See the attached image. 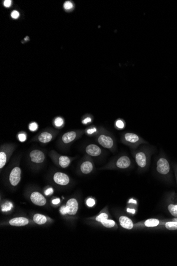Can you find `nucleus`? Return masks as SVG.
<instances>
[{
  "mask_svg": "<svg viewBox=\"0 0 177 266\" xmlns=\"http://www.w3.org/2000/svg\"><path fill=\"white\" fill-rule=\"evenodd\" d=\"M33 220L36 224L44 225L47 222V218L46 216L41 214H36L33 216Z\"/></svg>",
  "mask_w": 177,
  "mask_h": 266,
  "instance_id": "21",
  "label": "nucleus"
},
{
  "mask_svg": "<svg viewBox=\"0 0 177 266\" xmlns=\"http://www.w3.org/2000/svg\"><path fill=\"white\" fill-rule=\"evenodd\" d=\"M18 139L21 143L25 142L27 139V134L25 132H21L18 134Z\"/></svg>",
  "mask_w": 177,
  "mask_h": 266,
  "instance_id": "30",
  "label": "nucleus"
},
{
  "mask_svg": "<svg viewBox=\"0 0 177 266\" xmlns=\"http://www.w3.org/2000/svg\"><path fill=\"white\" fill-rule=\"evenodd\" d=\"M53 180L55 183L60 186H66L70 182L69 175L64 173L57 172L53 176Z\"/></svg>",
  "mask_w": 177,
  "mask_h": 266,
  "instance_id": "15",
  "label": "nucleus"
},
{
  "mask_svg": "<svg viewBox=\"0 0 177 266\" xmlns=\"http://www.w3.org/2000/svg\"><path fill=\"white\" fill-rule=\"evenodd\" d=\"M56 133L54 131L48 130L42 131L36 137L34 140L37 141L43 144L49 143L55 138Z\"/></svg>",
  "mask_w": 177,
  "mask_h": 266,
  "instance_id": "14",
  "label": "nucleus"
},
{
  "mask_svg": "<svg viewBox=\"0 0 177 266\" xmlns=\"http://www.w3.org/2000/svg\"><path fill=\"white\" fill-rule=\"evenodd\" d=\"M83 130L70 131L64 133L61 138L60 143L63 146L69 145L79 138H81L84 133Z\"/></svg>",
  "mask_w": 177,
  "mask_h": 266,
  "instance_id": "7",
  "label": "nucleus"
},
{
  "mask_svg": "<svg viewBox=\"0 0 177 266\" xmlns=\"http://www.w3.org/2000/svg\"><path fill=\"white\" fill-rule=\"evenodd\" d=\"M115 126V128L117 129V130H123L125 128V122L122 119H118L117 120H116Z\"/></svg>",
  "mask_w": 177,
  "mask_h": 266,
  "instance_id": "26",
  "label": "nucleus"
},
{
  "mask_svg": "<svg viewBox=\"0 0 177 266\" xmlns=\"http://www.w3.org/2000/svg\"><path fill=\"white\" fill-rule=\"evenodd\" d=\"M148 144L143 145L135 150H132V155L138 166V171L142 173L149 167L151 157L155 151V148Z\"/></svg>",
  "mask_w": 177,
  "mask_h": 266,
  "instance_id": "1",
  "label": "nucleus"
},
{
  "mask_svg": "<svg viewBox=\"0 0 177 266\" xmlns=\"http://www.w3.org/2000/svg\"><path fill=\"white\" fill-rule=\"evenodd\" d=\"M30 162L34 165H40L44 163L46 156L44 151L39 149H34L29 154Z\"/></svg>",
  "mask_w": 177,
  "mask_h": 266,
  "instance_id": "12",
  "label": "nucleus"
},
{
  "mask_svg": "<svg viewBox=\"0 0 177 266\" xmlns=\"http://www.w3.org/2000/svg\"><path fill=\"white\" fill-rule=\"evenodd\" d=\"M16 148V145L12 143H6L1 145L0 148V169L5 166Z\"/></svg>",
  "mask_w": 177,
  "mask_h": 266,
  "instance_id": "6",
  "label": "nucleus"
},
{
  "mask_svg": "<svg viewBox=\"0 0 177 266\" xmlns=\"http://www.w3.org/2000/svg\"><path fill=\"white\" fill-rule=\"evenodd\" d=\"M64 9L66 10L71 9L73 7V4L70 1H67L64 3Z\"/></svg>",
  "mask_w": 177,
  "mask_h": 266,
  "instance_id": "31",
  "label": "nucleus"
},
{
  "mask_svg": "<svg viewBox=\"0 0 177 266\" xmlns=\"http://www.w3.org/2000/svg\"><path fill=\"white\" fill-rule=\"evenodd\" d=\"M29 220L24 217L13 218L9 221V224L12 226L21 227L26 226L29 223Z\"/></svg>",
  "mask_w": 177,
  "mask_h": 266,
  "instance_id": "19",
  "label": "nucleus"
},
{
  "mask_svg": "<svg viewBox=\"0 0 177 266\" xmlns=\"http://www.w3.org/2000/svg\"><path fill=\"white\" fill-rule=\"evenodd\" d=\"M133 163L127 155H121L109 162L100 170H127L132 167Z\"/></svg>",
  "mask_w": 177,
  "mask_h": 266,
  "instance_id": "2",
  "label": "nucleus"
},
{
  "mask_svg": "<svg viewBox=\"0 0 177 266\" xmlns=\"http://www.w3.org/2000/svg\"><path fill=\"white\" fill-rule=\"evenodd\" d=\"M171 221H173V222H177V217H175V218H172V219H171Z\"/></svg>",
  "mask_w": 177,
  "mask_h": 266,
  "instance_id": "38",
  "label": "nucleus"
},
{
  "mask_svg": "<svg viewBox=\"0 0 177 266\" xmlns=\"http://www.w3.org/2000/svg\"><path fill=\"white\" fill-rule=\"evenodd\" d=\"M118 220L119 224L123 229L128 230L135 229V223H134L133 220L127 216L121 215L118 218Z\"/></svg>",
  "mask_w": 177,
  "mask_h": 266,
  "instance_id": "18",
  "label": "nucleus"
},
{
  "mask_svg": "<svg viewBox=\"0 0 177 266\" xmlns=\"http://www.w3.org/2000/svg\"><path fill=\"white\" fill-rule=\"evenodd\" d=\"M11 3L12 1L11 0H5L4 2V5L6 7H10L11 5Z\"/></svg>",
  "mask_w": 177,
  "mask_h": 266,
  "instance_id": "35",
  "label": "nucleus"
},
{
  "mask_svg": "<svg viewBox=\"0 0 177 266\" xmlns=\"http://www.w3.org/2000/svg\"><path fill=\"white\" fill-rule=\"evenodd\" d=\"M175 172L176 174V179H177V165H176L175 167Z\"/></svg>",
  "mask_w": 177,
  "mask_h": 266,
  "instance_id": "37",
  "label": "nucleus"
},
{
  "mask_svg": "<svg viewBox=\"0 0 177 266\" xmlns=\"http://www.w3.org/2000/svg\"><path fill=\"white\" fill-rule=\"evenodd\" d=\"M85 151L87 155L91 157H98L102 154V149L94 143H90L86 145Z\"/></svg>",
  "mask_w": 177,
  "mask_h": 266,
  "instance_id": "16",
  "label": "nucleus"
},
{
  "mask_svg": "<svg viewBox=\"0 0 177 266\" xmlns=\"http://www.w3.org/2000/svg\"><path fill=\"white\" fill-rule=\"evenodd\" d=\"M19 12L18 11H16V10H15V11H13L11 13V17L13 18V19H17L19 17Z\"/></svg>",
  "mask_w": 177,
  "mask_h": 266,
  "instance_id": "34",
  "label": "nucleus"
},
{
  "mask_svg": "<svg viewBox=\"0 0 177 266\" xmlns=\"http://www.w3.org/2000/svg\"><path fill=\"white\" fill-rule=\"evenodd\" d=\"M99 224L103 226V227L107 228V229H114L117 228V225L116 224V222L113 220L110 219H107L101 221Z\"/></svg>",
  "mask_w": 177,
  "mask_h": 266,
  "instance_id": "22",
  "label": "nucleus"
},
{
  "mask_svg": "<svg viewBox=\"0 0 177 266\" xmlns=\"http://www.w3.org/2000/svg\"><path fill=\"white\" fill-rule=\"evenodd\" d=\"M30 199L34 205L38 206H44L47 203V200L41 193L38 191L31 192Z\"/></svg>",
  "mask_w": 177,
  "mask_h": 266,
  "instance_id": "17",
  "label": "nucleus"
},
{
  "mask_svg": "<svg viewBox=\"0 0 177 266\" xmlns=\"http://www.w3.org/2000/svg\"><path fill=\"white\" fill-rule=\"evenodd\" d=\"M163 222L156 218H150L135 223V229L153 228L163 225Z\"/></svg>",
  "mask_w": 177,
  "mask_h": 266,
  "instance_id": "13",
  "label": "nucleus"
},
{
  "mask_svg": "<svg viewBox=\"0 0 177 266\" xmlns=\"http://www.w3.org/2000/svg\"><path fill=\"white\" fill-rule=\"evenodd\" d=\"M64 120L61 117H57L55 119V126L57 128H61L64 125Z\"/></svg>",
  "mask_w": 177,
  "mask_h": 266,
  "instance_id": "27",
  "label": "nucleus"
},
{
  "mask_svg": "<svg viewBox=\"0 0 177 266\" xmlns=\"http://www.w3.org/2000/svg\"><path fill=\"white\" fill-rule=\"evenodd\" d=\"M53 192H54V189L52 187H49L45 191V194L46 195L48 196L49 195H52L53 193Z\"/></svg>",
  "mask_w": 177,
  "mask_h": 266,
  "instance_id": "33",
  "label": "nucleus"
},
{
  "mask_svg": "<svg viewBox=\"0 0 177 266\" xmlns=\"http://www.w3.org/2000/svg\"><path fill=\"white\" fill-rule=\"evenodd\" d=\"M163 225L165 227L169 230H177V222L173 221L165 222V223H163Z\"/></svg>",
  "mask_w": 177,
  "mask_h": 266,
  "instance_id": "23",
  "label": "nucleus"
},
{
  "mask_svg": "<svg viewBox=\"0 0 177 266\" xmlns=\"http://www.w3.org/2000/svg\"><path fill=\"white\" fill-rule=\"evenodd\" d=\"M96 141L103 148L110 150L112 152L116 150V143L113 136L105 129H99L98 133L96 135Z\"/></svg>",
  "mask_w": 177,
  "mask_h": 266,
  "instance_id": "4",
  "label": "nucleus"
},
{
  "mask_svg": "<svg viewBox=\"0 0 177 266\" xmlns=\"http://www.w3.org/2000/svg\"><path fill=\"white\" fill-rule=\"evenodd\" d=\"M21 180V168L16 166L13 168L10 171L9 175V182L13 187H17Z\"/></svg>",
  "mask_w": 177,
  "mask_h": 266,
  "instance_id": "11",
  "label": "nucleus"
},
{
  "mask_svg": "<svg viewBox=\"0 0 177 266\" xmlns=\"http://www.w3.org/2000/svg\"><path fill=\"white\" fill-rule=\"evenodd\" d=\"M99 129L97 128L95 126H91L90 128H88L85 131V132L88 136H96L97 133H98Z\"/></svg>",
  "mask_w": 177,
  "mask_h": 266,
  "instance_id": "25",
  "label": "nucleus"
},
{
  "mask_svg": "<svg viewBox=\"0 0 177 266\" xmlns=\"http://www.w3.org/2000/svg\"><path fill=\"white\" fill-rule=\"evenodd\" d=\"M91 122H92V118H91V117L88 116V117H86V118L82 120V123L84 125H86L88 123H91Z\"/></svg>",
  "mask_w": 177,
  "mask_h": 266,
  "instance_id": "32",
  "label": "nucleus"
},
{
  "mask_svg": "<svg viewBox=\"0 0 177 266\" xmlns=\"http://www.w3.org/2000/svg\"><path fill=\"white\" fill-rule=\"evenodd\" d=\"M121 142L129 147L132 150L138 149L140 145L148 144L147 141L136 133L126 132L121 134Z\"/></svg>",
  "mask_w": 177,
  "mask_h": 266,
  "instance_id": "3",
  "label": "nucleus"
},
{
  "mask_svg": "<svg viewBox=\"0 0 177 266\" xmlns=\"http://www.w3.org/2000/svg\"><path fill=\"white\" fill-rule=\"evenodd\" d=\"M167 209L173 216L177 217V204H170L167 206Z\"/></svg>",
  "mask_w": 177,
  "mask_h": 266,
  "instance_id": "24",
  "label": "nucleus"
},
{
  "mask_svg": "<svg viewBox=\"0 0 177 266\" xmlns=\"http://www.w3.org/2000/svg\"><path fill=\"white\" fill-rule=\"evenodd\" d=\"M60 201H60L59 198H56V199H55L52 200V203L54 205H56L59 204V203H60Z\"/></svg>",
  "mask_w": 177,
  "mask_h": 266,
  "instance_id": "36",
  "label": "nucleus"
},
{
  "mask_svg": "<svg viewBox=\"0 0 177 266\" xmlns=\"http://www.w3.org/2000/svg\"><path fill=\"white\" fill-rule=\"evenodd\" d=\"M109 213L108 210V208L107 207H105L104 209L101 210V212L98 215L90 218L89 219H90L91 220H94L99 223L101 221L105 219H109Z\"/></svg>",
  "mask_w": 177,
  "mask_h": 266,
  "instance_id": "20",
  "label": "nucleus"
},
{
  "mask_svg": "<svg viewBox=\"0 0 177 266\" xmlns=\"http://www.w3.org/2000/svg\"><path fill=\"white\" fill-rule=\"evenodd\" d=\"M86 205L88 207H94V206L96 204V201L92 198H88V199L86 200Z\"/></svg>",
  "mask_w": 177,
  "mask_h": 266,
  "instance_id": "29",
  "label": "nucleus"
},
{
  "mask_svg": "<svg viewBox=\"0 0 177 266\" xmlns=\"http://www.w3.org/2000/svg\"><path fill=\"white\" fill-rule=\"evenodd\" d=\"M49 155L54 163L58 166L62 168H68L74 158L69 157L67 156L61 155L54 150L50 151V153H49Z\"/></svg>",
  "mask_w": 177,
  "mask_h": 266,
  "instance_id": "8",
  "label": "nucleus"
},
{
  "mask_svg": "<svg viewBox=\"0 0 177 266\" xmlns=\"http://www.w3.org/2000/svg\"><path fill=\"white\" fill-rule=\"evenodd\" d=\"M94 164L91 157L87 156L79 166V172L83 175H88L94 171Z\"/></svg>",
  "mask_w": 177,
  "mask_h": 266,
  "instance_id": "10",
  "label": "nucleus"
},
{
  "mask_svg": "<svg viewBox=\"0 0 177 266\" xmlns=\"http://www.w3.org/2000/svg\"><path fill=\"white\" fill-rule=\"evenodd\" d=\"M28 128L29 129L30 131L34 132L38 130V125L36 122H32V123H30L29 125L28 126Z\"/></svg>",
  "mask_w": 177,
  "mask_h": 266,
  "instance_id": "28",
  "label": "nucleus"
},
{
  "mask_svg": "<svg viewBox=\"0 0 177 266\" xmlns=\"http://www.w3.org/2000/svg\"><path fill=\"white\" fill-rule=\"evenodd\" d=\"M155 170L159 175L163 177L169 178L171 174V168L169 160L163 155H161L156 162Z\"/></svg>",
  "mask_w": 177,
  "mask_h": 266,
  "instance_id": "5",
  "label": "nucleus"
},
{
  "mask_svg": "<svg viewBox=\"0 0 177 266\" xmlns=\"http://www.w3.org/2000/svg\"><path fill=\"white\" fill-rule=\"evenodd\" d=\"M79 209V203L75 198H72L67 201L66 205L61 206L59 212L63 215L68 214L71 216L75 215Z\"/></svg>",
  "mask_w": 177,
  "mask_h": 266,
  "instance_id": "9",
  "label": "nucleus"
}]
</instances>
